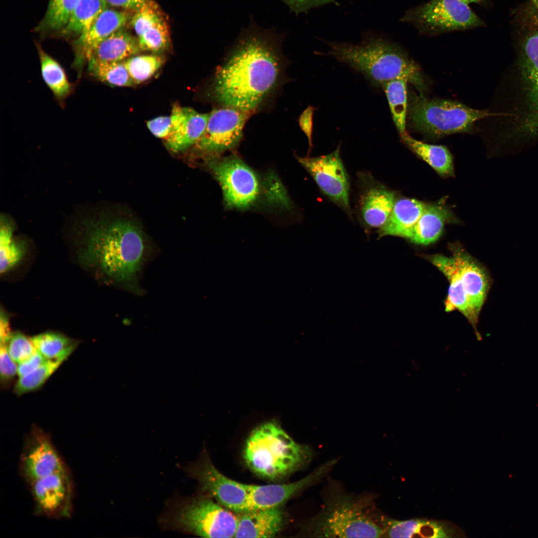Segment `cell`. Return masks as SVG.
<instances>
[{"instance_id": "obj_39", "label": "cell", "mask_w": 538, "mask_h": 538, "mask_svg": "<svg viewBox=\"0 0 538 538\" xmlns=\"http://www.w3.org/2000/svg\"><path fill=\"white\" fill-rule=\"evenodd\" d=\"M17 375V365L9 356L6 344L0 346V376L1 383L6 384Z\"/></svg>"}, {"instance_id": "obj_37", "label": "cell", "mask_w": 538, "mask_h": 538, "mask_svg": "<svg viewBox=\"0 0 538 538\" xmlns=\"http://www.w3.org/2000/svg\"><path fill=\"white\" fill-rule=\"evenodd\" d=\"M63 362L58 360H47L32 372L19 377L14 386V392L20 396L39 389Z\"/></svg>"}, {"instance_id": "obj_47", "label": "cell", "mask_w": 538, "mask_h": 538, "mask_svg": "<svg viewBox=\"0 0 538 538\" xmlns=\"http://www.w3.org/2000/svg\"><path fill=\"white\" fill-rule=\"evenodd\" d=\"M533 4V9L538 13V0H532Z\"/></svg>"}, {"instance_id": "obj_11", "label": "cell", "mask_w": 538, "mask_h": 538, "mask_svg": "<svg viewBox=\"0 0 538 538\" xmlns=\"http://www.w3.org/2000/svg\"><path fill=\"white\" fill-rule=\"evenodd\" d=\"M187 475L199 483L202 491L214 497L221 505L238 513L248 510V484L228 478L219 472L207 454L183 467Z\"/></svg>"}, {"instance_id": "obj_45", "label": "cell", "mask_w": 538, "mask_h": 538, "mask_svg": "<svg viewBox=\"0 0 538 538\" xmlns=\"http://www.w3.org/2000/svg\"><path fill=\"white\" fill-rule=\"evenodd\" d=\"M0 343L6 344L11 334L8 317L1 311L0 321Z\"/></svg>"}, {"instance_id": "obj_23", "label": "cell", "mask_w": 538, "mask_h": 538, "mask_svg": "<svg viewBox=\"0 0 538 538\" xmlns=\"http://www.w3.org/2000/svg\"><path fill=\"white\" fill-rule=\"evenodd\" d=\"M235 538H272L283 523L282 511L278 507L254 510L240 513Z\"/></svg>"}, {"instance_id": "obj_42", "label": "cell", "mask_w": 538, "mask_h": 538, "mask_svg": "<svg viewBox=\"0 0 538 538\" xmlns=\"http://www.w3.org/2000/svg\"><path fill=\"white\" fill-rule=\"evenodd\" d=\"M316 109H317V108L308 105L301 113L298 119L300 128L307 137L309 144V152L311 150L313 147V117L314 112Z\"/></svg>"}, {"instance_id": "obj_29", "label": "cell", "mask_w": 538, "mask_h": 538, "mask_svg": "<svg viewBox=\"0 0 538 538\" xmlns=\"http://www.w3.org/2000/svg\"><path fill=\"white\" fill-rule=\"evenodd\" d=\"M37 48L43 80L55 99L63 104L72 93L73 86L61 65L40 46Z\"/></svg>"}, {"instance_id": "obj_33", "label": "cell", "mask_w": 538, "mask_h": 538, "mask_svg": "<svg viewBox=\"0 0 538 538\" xmlns=\"http://www.w3.org/2000/svg\"><path fill=\"white\" fill-rule=\"evenodd\" d=\"M87 73L96 80L112 86L129 87L134 84L124 61L89 60Z\"/></svg>"}, {"instance_id": "obj_36", "label": "cell", "mask_w": 538, "mask_h": 538, "mask_svg": "<svg viewBox=\"0 0 538 538\" xmlns=\"http://www.w3.org/2000/svg\"><path fill=\"white\" fill-rule=\"evenodd\" d=\"M124 62L134 83L139 84L150 78L158 70L163 63V59L155 54H137Z\"/></svg>"}, {"instance_id": "obj_3", "label": "cell", "mask_w": 538, "mask_h": 538, "mask_svg": "<svg viewBox=\"0 0 538 538\" xmlns=\"http://www.w3.org/2000/svg\"><path fill=\"white\" fill-rule=\"evenodd\" d=\"M327 53L361 73L374 86L382 87L393 79L405 77L418 90L424 89L418 66L398 45L373 37L358 44L329 42Z\"/></svg>"}, {"instance_id": "obj_6", "label": "cell", "mask_w": 538, "mask_h": 538, "mask_svg": "<svg viewBox=\"0 0 538 538\" xmlns=\"http://www.w3.org/2000/svg\"><path fill=\"white\" fill-rule=\"evenodd\" d=\"M158 522L164 530L204 538H233L238 516L207 497L178 496L166 503Z\"/></svg>"}, {"instance_id": "obj_43", "label": "cell", "mask_w": 538, "mask_h": 538, "mask_svg": "<svg viewBox=\"0 0 538 538\" xmlns=\"http://www.w3.org/2000/svg\"><path fill=\"white\" fill-rule=\"evenodd\" d=\"M46 360L47 359L37 351L29 358L18 364L17 375L18 377L24 376L32 372Z\"/></svg>"}, {"instance_id": "obj_41", "label": "cell", "mask_w": 538, "mask_h": 538, "mask_svg": "<svg viewBox=\"0 0 538 538\" xmlns=\"http://www.w3.org/2000/svg\"><path fill=\"white\" fill-rule=\"evenodd\" d=\"M296 14L308 12L313 8L334 2L335 0H282Z\"/></svg>"}, {"instance_id": "obj_4", "label": "cell", "mask_w": 538, "mask_h": 538, "mask_svg": "<svg viewBox=\"0 0 538 538\" xmlns=\"http://www.w3.org/2000/svg\"><path fill=\"white\" fill-rule=\"evenodd\" d=\"M311 451L295 442L276 423L255 428L246 442L243 457L250 469L270 480L283 478L306 464Z\"/></svg>"}, {"instance_id": "obj_16", "label": "cell", "mask_w": 538, "mask_h": 538, "mask_svg": "<svg viewBox=\"0 0 538 538\" xmlns=\"http://www.w3.org/2000/svg\"><path fill=\"white\" fill-rule=\"evenodd\" d=\"M131 12L108 6L76 38L73 43L75 59L73 65L80 75L93 49L106 38L125 28L130 22L133 13Z\"/></svg>"}, {"instance_id": "obj_26", "label": "cell", "mask_w": 538, "mask_h": 538, "mask_svg": "<svg viewBox=\"0 0 538 538\" xmlns=\"http://www.w3.org/2000/svg\"><path fill=\"white\" fill-rule=\"evenodd\" d=\"M141 51L136 36L123 28L100 42L92 51L88 61H124Z\"/></svg>"}, {"instance_id": "obj_10", "label": "cell", "mask_w": 538, "mask_h": 538, "mask_svg": "<svg viewBox=\"0 0 538 538\" xmlns=\"http://www.w3.org/2000/svg\"><path fill=\"white\" fill-rule=\"evenodd\" d=\"M401 20L429 35L466 30L484 24L468 4L461 0H430L408 10Z\"/></svg>"}, {"instance_id": "obj_1", "label": "cell", "mask_w": 538, "mask_h": 538, "mask_svg": "<svg viewBox=\"0 0 538 538\" xmlns=\"http://www.w3.org/2000/svg\"><path fill=\"white\" fill-rule=\"evenodd\" d=\"M281 40L270 29L251 24L216 67L207 88L209 100L250 114L267 106L285 80Z\"/></svg>"}, {"instance_id": "obj_25", "label": "cell", "mask_w": 538, "mask_h": 538, "mask_svg": "<svg viewBox=\"0 0 538 538\" xmlns=\"http://www.w3.org/2000/svg\"><path fill=\"white\" fill-rule=\"evenodd\" d=\"M380 525L384 537L449 538L451 531L442 523L425 519L398 521L381 517Z\"/></svg>"}, {"instance_id": "obj_34", "label": "cell", "mask_w": 538, "mask_h": 538, "mask_svg": "<svg viewBox=\"0 0 538 538\" xmlns=\"http://www.w3.org/2000/svg\"><path fill=\"white\" fill-rule=\"evenodd\" d=\"M79 0H50L36 30L48 33L61 32L68 23Z\"/></svg>"}, {"instance_id": "obj_13", "label": "cell", "mask_w": 538, "mask_h": 538, "mask_svg": "<svg viewBox=\"0 0 538 538\" xmlns=\"http://www.w3.org/2000/svg\"><path fill=\"white\" fill-rule=\"evenodd\" d=\"M251 114L226 106H216L209 113L206 129L197 147L219 154L235 147L241 139L245 124Z\"/></svg>"}, {"instance_id": "obj_20", "label": "cell", "mask_w": 538, "mask_h": 538, "mask_svg": "<svg viewBox=\"0 0 538 538\" xmlns=\"http://www.w3.org/2000/svg\"><path fill=\"white\" fill-rule=\"evenodd\" d=\"M170 116L172 128L166 144L170 150L179 151L197 143L206 129L209 113L175 104Z\"/></svg>"}, {"instance_id": "obj_5", "label": "cell", "mask_w": 538, "mask_h": 538, "mask_svg": "<svg viewBox=\"0 0 538 538\" xmlns=\"http://www.w3.org/2000/svg\"><path fill=\"white\" fill-rule=\"evenodd\" d=\"M208 166L220 183L228 207L247 209L264 199L290 206L286 191L277 179L271 175L261 178L237 156L213 159Z\"/></svg>"}, {"instance_id": "obj_9", "label": "cell", "mask_w": 538, "mask_h": 538, "mask_svg": "<svg viewBox=\"0 0 538 538\" xmlns=\"http://www.w3.org/2000/svg\"><path fill=\"white\" fill-rule=\"evenodd\" d=\"M520 41L517 62L519 91L511 132L526 138L538 136V13Z\"/></svg>"}, {"instance_id": "obj_7", "label": "cell", "mask_w": 538, "mask_h": 538, "mask_svg": "<svg viewBox=\"0 0 538 538\" xmlns=\"http://www.w3.org/2000/svg\"><path fill=\"white\" fill-rule=\"evenodd\" d=\"M365 498L337 493L326 499L322 509L305 526V533L319 538H380L381 526L367 511Z\"/></svg>"}, {"instance_id": "obj_21", "label": "cell", "mask_w": 538, "mask_h": 538, "mask_svg": "<svg viewBox=\"0 0 538 538\" xmlns=\"http://www.w3.org/2000/svg\"><path fill=\"white\" fill-rule=\"evenodd\" d=\"M426 258L446 276L449 282L445 310L460 311L477 331L479 313L474 309L464 291L453 257L435 254L426 256Z\"/></svg>"}, {"instance_id": "obj_8", "label": "cell", "mask_w": 538, "mask_h": 538, "mask_svg": "<svg viewBox=\"0 0 538 538\" xmlns=\"http://www.w3.org/2000/svg\"><path fill=\"white\" fill-rule=\"evenodd\" d=\"M408 113L413 129L434 138L470 132L476 122L490 115L455 101L429 100L421 93L409 96Z\"/></svg>"}, {"instance_id": "obj_2", "label": "cell", "mask_w": 538, "mask_h": 538, "mask_svg": "<svg viewBox=\"0 0 538 538\" xmlns=\"http://www.w3.org/2000/svg\"><path fill=\"white\" fill-rule=\"evenodd\" d=\"M85 256L124 289L140 294L139 275L147 259V247L140 229L122 219L90 223Z\"/></svg>"}, {"instance_id": "obj_12", "label": "cell", "mask_w": 538, "mask_h": 538, "mask_svg": "<svg viewBox=\"0 0 538 538\" xmlns=\"http://www.w3.org/2000/svg\"><path fill=\"white\" fill-rule=\"evenodd\" d=\"M296 158L323 194L350 215L349 181L340 157V146L326 155Z\"/></svg>"}, {"instance_id": "obj_31", "label": "cell", "mask_w": 538, "mask_h": 538, "mask_svg": "<svg viewBox=\"0 0 538 538\" xmlns=\"http://www.w3.org/2000/svg\"><path fill=\"white\" fill-rule=\"evenodd\" d=\"M30 338L36 350L47 360L64 361L76 347L75 341L55 332H45Z\"/></svg>"}, {"instance_id": "obj_32", "label": "cell", "mask_w": 538, "mask_h": 538, "mask_svg": "<svg viewBox=\"0 0 538 538\" xmlns=\"http://www.w3.org/2000/svg\"><path fill=\"white\" fill-rule=\"evenodd\" d=\"M107 7L104 0H79L68 23L61 32V34L64 36L78 37Z\"/></svg>"}, {"instance_id": "obj_14", "label": "cell", "mask_w": 538, "mask_h": 538, "mask_svg": "<svg viewBox=\"0 0 538 538\" xmlns=\"http://www.w3.org/2000/svg\"><path fill=\"white\" fill-rule=\"evenodd\" d=\"M66 469L50 437L34 427L25 438L19 461L20 473L30 485L35 481Z\"/></svg>"}, {"instance_id": "obj_19", "label": "cell", "mask_w": 538, "mask_h": 538, "mask_svg": "<svg viewBox=\"0 0 538 538\" xmlns=\"http://www.w3.org/2000/svg\"><path fill=\"white\" fill-rule=\"evenodd\" d=\"M449 248L464 291L474 309L480 313L490 288L489 276L485 269L459 244H450Z\"/></svg>"}, {"instance_id": "obj_30", "label": "cell", "mask_w": 538, "mask_h": 538, "mask_svg": "<svg viewBox=\"0 0 538 538\" xmlns=\"http://www.w3.org/2000/svg\"><path fill=\"white\" fill-rule=\"evenodd\" d=\"M408 82H409L408 78L401 77L391 80L382 86L388 101L393 120L400 134L406 132Z\"/></svg>"}, {"instance_id": "obj_15", "label": "cell", "mask_w": 538, "mask_h": 538, "mask_svg": "<svg viewBox=\"0 0 538 538\" xmlns=\"http://www.w3.org/2000/svg\"><path fill=\"white\" fill-rule=\"evenodd\" d=\"M29 485L36 515L56 518L70 516L73 490L66 469L42 477Z\"/></svg>"}, {"instance_id": "obj_35", "label": "cell", "mask_w": 538, "mask_h": 538, "mask_svg": "<svg viewBox=\"0 0 538 538\" xmlns=\"http://www.w3.org/2000/svg\"><path fill=\"white\" fill-rule=\"evenodd\" d=\"M13 227L4 218H1L0 229V272L4 273L22 258L24 246L13 237Z\"/></svg>"}, {"instance_id": "obj_44", "label": "cell", "mask_w": 538, "mask_h": 538, "mask_svg": "<svg viewBox=\"0 0 538 538\" xmlns=\"http://www.w3.org/2000/svg\"><path fill=\"white\" fill-rule=\"evenodd\" d=\"M108 6L130 11L139 9L147 0H104Z\"/></svg>"}, {"instance_id": "obj_24", "label": "cell", "mask_w": 538, "mask_h": 538, "mask_svg": "<svg viewBox=\"0 0 538 538\" xmlns=\"http://www.w3.org/2000/svg\"><path fill=\"white\" fill-rule=\"evenodd\" d=\"M426 206L424 203L414 199L403 198L396 200L389 218L378 230L379 236L407 239Z\"/></svg>"}, {"instance_id": "obj_46", "label": "cell", "mask_w": 538, "mask_h": 538, "mask_svg": "<svg viewBox=\"0 0 538 538\" xmlns=\"http://www.w3.org/2000/svg\"><path fill=\"white\" fill-rule=\"evenodd\" d=\"M461 0L464 1V2H465V3H467V4H469L470 3H480L482 2L485 0Z\"/></svg>"}, {"instance_id": "obj_27", "label": "cell", "mask_w": 538, "mask_h": 538, "mask_svg": "<svg viewBox=\"0 0 538 538\" xmlns=\"http://www.w3.org/2000/svg\"><path fill=\"white\" fill-rule=\"evenodd\" d=\"M450 211L438 204L427 205L407 239L420 245L435 242L440 236L445 224L451 219Z\"/></svg>"}, {"instance_id": "obj_22", "label": "cell", "mask_w": 538, "mask_h": 538, "mask_svg": "<svg viewBox=\"0 0 538 538\" xmlns=\"http://www.w3.org/2000/svg\"><path fill=\"white\" fill-rule=\"evenodd\" d=\"M395 193L371 179L362 191L359 210L364 224L378 230L389 218L396 201Z\"/></svg>"}, {"instance_id": "obj_18", "label": "cell", "mask_w": 538, "mask_h": 538, "mask_svg": "<svg viewBox=\"0 0 538 538\" xmlns=\"http://www.w3.org/2000/svg\"><path fill=\"white\" fill-rule=\"evenodd\" d=\"M333 460L318 467L305 477L289 484L248 486V511L278 507L299 491L317 482L335 463Z\"/></svg>"}, {"instance_id": "obj_28", "label": "cell", "mask_w": 538, "mask_h": 538, "mask_svg": "<svg viewBox=\"0 0 538 538\" xmlns=\"http://www.w3.org/2000/svg\"><path fill=\"white\" fill-rule=\"evenodd\" d=\"M400 136L403 143L410 150L428 163L440 175L448 177L454 175L452 156L446 147L416 140L406 132L400 134Z\"/></svg>"}, {"instance_id": "obj_17", "label": "cell", "mask_w": 538, "mask_h": 538, "mask_svg": "<svg viewBox=\"0 0 538 538\" xmlns=\"http://www.w3.org/2000/svg\"><path fill=\"white\" fill-rule=\"evenodd\" d=\"M130 23L135 33L141 51L159 53L169 46L168 24L159 7L154 1L147 0L134 11Z\"/></svg>"}, {"instance_id": "obj_38", "label": "cell", "mask_w": 538, "mask_h": 538, "mask_svg": "<svg viewBox=\"0 0 538 538\" xmlns=\"http://www.w3.org/2000/svg\"><path fill=\"white\" fill-rule=\"evenodd\" d=\"M6 346L9 356L17 364L37 351L31 338L19 332L12 333Z\"/></svg>"}, {"instance_id": "obj_40", "label": "cell", "mask_w": 538, "mask_h": 538, "mask_svg": "<svg viewBox=\"0 0 538 538\" xmlns=\"http://www.w3.org/2000/svg\"><path fill=\"white\" fill-rule=\"evenodd\" d=\"M150 132L156 137L166 139L172 128V120L170 116H159L146 123Z\"/></svg>"}]
</instances>
